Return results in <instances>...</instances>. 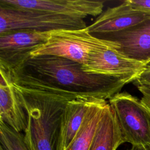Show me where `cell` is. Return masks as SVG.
<instances>
[{
    "instance_id": "8fae6325",
    "label": "cell",
    "mask_w": 150,
    "mask_h": 150,
    "mask_svg": "<svg viewBox=\"0 0 150 150\" xmlns=\"http://www.w3.org/2000/svg\"><path fill=\"white\" fill-rule=\"evenodd\" d=\"M94 100L77 99L67 102L62 119L57 150H67L69 148Z\"/></svg>"
},
{
    "instance_id": "7a4b0ae2",
    "label": "cell",
    "mask_w": 150,
    "mask_h": 150,
    "mask_svg": "<svg viewBox=\"0 0 150 150\" xmlns=\"http://www.w3.org/2000/svg\"><path fill=\"white\" fill-rule=\"evenodd\" d=\"M14 86L27 115L24 138L29 149L57 150L63 112L73 99Z\"/></svg>"
},
{
    "instance_id": "6da1fadb",
    "label": "cell",
    "mask_w": 150,
    "mask_h": 150,
    "mask_svg": "<svg viewBox=\"0 0 150 150\" xmlns=\"http://www.w3.org/2000/svg\"><path fill=\"white\" fill-rule=\"evenodd\" d=\"M81 67V64L62 57L31 56L29 53L12 68L4 69L16 86L73 100L110 99L133 81L128 78L86 73Z\"/></svg>"
},
{
    "instance_id": "ffe728a7",
    "label": "cell",
    "mask_w": 150,
    "mask_h": 150,
    "mask_svg": "<svg viewBox=\"0 0 150 150\" xmlns=\"http://www.w3.org/2000/svg\"><path fill=\"white\" fill-rule=\"evenodd\" d=\"M0 150H4V149L3 148V147L1 145H0Z\"/></svg>"
},
{
    "instance_id": "ba28073f",
    "label": "cell",
    "mask_w": 150,
    "mask_h": 150,
    "mask_svg": "<svg viewBox=\"0 0 150 150\" xmlns=\"http://www.w3.org/2000/svg\"><path fill=\"white\" fill-rule=\"evenodd\" d=\"M50 33L19 30L0 34V67L12 68L25 55L45 43Z\"/></svg>"
},
{
    "instance_id": "e0dca14e",
    "label": "cell",
    "mask_w": 150,
    "mask_h": 150,
    "mask_svg": "<svg viewBox=\"0 0 150 150\" xmlns=\"http://www.w3.org/2000/svg\"><path fill=\"white\" fill-rule=\"evenodd\" d=\"M137 10L150 12V0H127Z\"/></svg>"
},
{
    "instance_id": "3957f363",
    "label": "cell",
    "mask_w": 150,
    "mask_h": 150,
    "mask_svg": "<svg viewBox=\"0 0 150 150\" xmlns=\"http://www.w3.org/2000/svg\"><path fill=\"white\" fill-rule=\"evenodd\" d=\"M119 45L114 42L93 35L86 28L77 30L52 31L47 40L33 50L30 55H51L66 58L80 64L87 63L94 52L116 49Z\"/></svg>"
},
{
    "instance_id": "9a60e30c",
    "label": "cell",
    "mask_w": 150,
    "mask_h": 150,
    "mask_svg": "<svg viewBox=\"0 0 150 150\" xmlns=\"http://www.w3.org/2000/svg\"><path fill=\"white\" fill-rule=\"evenodd\" d=\"M0 142L4 150H29L24 135L0 120Z\"/></svg>"
},
{
    "instance_id": "44dd1931",
    "label": "cell",
    "mask_w": 150,
    "mask_h": 150,
    "mask_svg": "<svg viewBox=\"0 0 150 150\" xmlns=\"http://www.w3.org/2000/svg\"><path fill=\"white\" fill-rule=\"evenodd\" d=\"M149 64H150V63H149Z\"/></svg>"
},
{
    "instance_id": "8992f818",
    "label": "cell",
    "mask_w": 150,
    "mask_h": 150,
    "mask_svg": "<svg viewBox=\"0 0 150 150\" xmlns=\"http://www.w3.org/2000/svg\"><path fill=\"white\" fill-rule=\"evenodd\" d=\"M0 4L84 19L90 16H99L103 12L104 2L89 0H0Z\"/></svg>"
},
{
    "instance_id": "4fadbf2b",
    "label": "cell",
    "mask_w": 150,
    "mask_h": 150,
    "mask_svg": "<svg viewBox=\"0 0 150 150\" xmlns=\"http://www.w3.org/2000/svg\"><path fill=\"white\" fill-rule=\"evenodd\" d=\"M0 120L18 132H25L27 127L26 113L12 81L0 86Z\"/></svg>"
},
{
    "instance_id": "52a82bcc",
    "label": "cell",
    "mask_w": 150,
    "mask_h": 150,
    "mask_svg": "<svg viewBox=\"0 0 150 150\" xmlns=\"http://www.w3.org/2000/svg\"><path fill=\"white\" fill-rule=\"evenodd\" d=\"M146 65L132 60L116 49H103L90 54L82 70L89 73L134 80Z\"/></svg>"
},
{
    "instance_id": "2e32d148",
    "label": "cell",
    "mask_w": 150,
    "mask_h": 150,
    "mask_svg": "<svg viewBox=\"0 0 150 150\" xmlns=\"http://www.w3.org/2000/svg\"><path fill=\"white\" fill-rule=\"evenodd\" d=\"M133 84L137 87L150 88V64L146 65L144 70L134 80Z\"/></svg>"
},
{
    "instance_id": "5bb4252c",
    "label": "cell",
    "mask_w": 150,
    "mask_h": 150,
    "mask_svg": "<svg viewBox=\"0 0 150 150\" xmlns=\"http://www.w3.org/2000/svg\"><path fill=\"white\" fill-rule=\"evenodd\" d=\"M107 102L94 100L88 108L83 124L67 150H88Z\"/></svg>"
},
{
    "instance_id": "9c48e42d",
    "label": "cell",
    "mask_w": 150,
    "mask_h": 150,
    "mask_svg": "<svg viewBox=\"0 0 150 150\" xmlns=\"http://www.w3.org/2000/svg\"><path fill=\"white\" fill-rule=\"evenodd\" d=\"M119 45V53L145 65L150 63V18L123 30L96 36Z\"/></svg>"
},
{
    "instance_id": "7c38bea8",
    "label": "cell",
    "mask_w": 150,
    "mask_h": 150,
    "mask_svg": "<svg viewBox=\"0 0 150 150\" xmlns=\"http://www.w3.org/2000/svg\"><path fill=\"white\" fill-rule=\"evenodd\" d=\"M124 143L115 113L107 103L88 150H117Z\"/></svg>"
},
{
    "instance_id": "277c9868",
    "label": "cell",
    "mask_w": 150,
    "mask_h": 150,
    "mask_svg": "<svg viewBox=\"0 0 150 150\" xmlns=\"http://www.w3.org/2000/svg\"><path fill=\"white\" fill-rule=\"evenodd\" d=\"M87 27L84 20L81 18L0 4V34L19 30L47 32L82 29Z\"/></svg>"
},
{
    "instance_id": "5b68a950",
    "label": "cell",
    "mask_w": 150,
    "mask_h": 150,
    "mask_svg": "<svg viewBox=\"0 0 150 150\" xmlns=\"http://www.w3.org/2000/svg\"><path fill=\"white\" fill-rule=\"evenodd\" d=\"M124 141L150 149V110L136 97L118 93L109 99Z\"/></svg>"
},
{
    "instance_id": "30bf717a",
    "label": "cell",
    "mask_w": 150,
    "mask_h": 150,
    "mask_svg": "<svg viewBox=\"0 0 150 150\" xmlns=\"http://www.w3.org/2000/svg\"><path fill=\"white\" fill-rule=\"evenodd\" d=\"M149 18L150 12L134 9L126 0L103 11L87 29L95 36L111 34L133 26Z\"/></svg>"
},
{
    "instance_id": "ac0fdd59",
    "label": "cell",
    "mask_w": 150,
    "mask_h": 150,
    "mask_svg": "<svg viewBox=\"0 0 150 150\" xmlns=\"http://www.w3.org/2000/svg\"><path fill=\"white\" fill-rule=\"evenodd\" d=\"M137 88L142 95L141 101L150 110V88L139 86L137 87Z\"/></svg>"
},
{
    "instance_id": "d6986e66",
    "label": "cell",
    "mask_w": 150,
    "mask_h": 150,
    "mask_svg": "<svg viewBox=\"0 0 150 150\" xmlns=\"http://www.w3.org/2000/svg\"><path fill=\"white\" fill-rule=\"evenodd\" d=\"M128 150H149V149L142 145H132L131 148Z\"/></svg>"
}]
</instances>
